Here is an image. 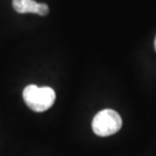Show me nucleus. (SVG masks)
I'll list each match as a JSON object with an SVG mask.
<instances>
[{
    "mask_svg": "<svg viewBox=\"0 0 156 156\" xmlns=\"http://www.w3.org/2000/svg\"><path fill=\"white\" fill-rule=\"evenodd\" d=\"M12 7L17 13H37L42 16L49 13L46 3H38L35 0H12Z\"/></svg>",
    "mask_w": 156,
    "mask_h": 156,
    "instance_id": "3",
    "label": "nucleus"
},
{
    "mask_svg": "<svg viewBox=\"0 0 156 156\" xmlns=\"http://www.w3.org/2000/svg\"><path fill=\"white\" fill-rule=\"evenodd\" d=\"M123 125L121 116L116 111L107 108L95 115L92 121V130L98 136L107 137L116 134Z\"/></svg>",
    "mask_w": 156,
    "mask_h": 156,
    "instance_id": "2",
    "label": "nucleus"
},
{
    "mask_svg": "<svg viewBox=\"0 0 156 156\" xmlns=\"http://www.w3.org/2000/svg\"><path fill=\"white\" fill-rule=\"evenodd\" d=\"M23 101L30 110L42 113L54 105L56 93L54 89L48 86L39 87L35 84L27 85L23 91Z\"/></svg>",
    "mask_w": 156,
    "mask_h": 156,
    "instance_id": "1",
    "label": "nucleus"
},
{
    "mask_svg": "<svg viewBox=\"0 0 156 156\" xmlns=\"http://www.w3.org/2000/svg\"><path fill=\"white\" fill-rule=\"evenodd\" d=\"M154 48H155V51H156V38H155V41H154Z\"/></svg>",
    "mask_w": 156,
    "mask_h": 156,
    "instance_id": "4",
    "label": "nucleus"
}]
</instances>
